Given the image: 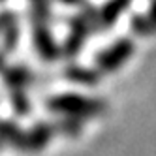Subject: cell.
<instances>
[{"label": "cell", "instance_id": "6da1fadb", "mask_svg": "<svg viewBox=\"0 0 156 156\" xmlns=\"http://www.w3.org/2000/svg\"><path fill=\"white\" fill-rule=\"evenodd\" d=\"M47 107L57 115L64 117H75V119H87V117H98L107 109V105L98 98H87L81 94H57L47 100Z\"/></svg>", "mask_w": 156, "mask_h": 156}, {"label": "cell", "instance_id": "7a4b0ae2", "mask_svg": "<svg viewBox=\"0 0 156 156\" xmlns=\"http://www.w3.org/2000/svg\"><path fill=\"white\" fill-rule=\"evenodd\" d=\"M133 41L130 38H119L113 41L107 49L100 51L96 57V70L100 73H113L117 72L122 64H126L130 57L133 55Z\"/></svg>", "mask_w": 156, "mask_h": 156}, {"label": "cell", "instance_id": "3957f363", "mask_svg": "<svg viewBox=\"0 0 156 156\" xmlns=\"http://www.w3.org/2000/svg\"><path fill=\"white\" fill-rule=\"evenodd\" d=\"M92 30V25L83 13H77L70 19V32L66 38L64 45H62V55L68 58H73L77 53L81 51V47L85 45L88 32Z\"/></svg>", "mask_w": 156, "mask_h": 156}, {"label": "cell", "instance_id": "277c9868", "mask_svg": "<svg viewBox=\"0 0 156 156\" xmlns=\"http://www.w3.org/2000/svg\"><path fill=\"white\" fill-rule=\"evenodd\" d=\"M32 38H34L36 51L40 53V57L43 60H57L60 57L62 49L55 41L51 30H49V25H43V23L32 25Z\"/></svg>", "mask_w": 156, "mask_h": 156}, {"label": "cell", "instance_id": "5b68a950", "mask_svg": "<svg viewBox=\"0 0 156 156\" xmlns=\"http://www.w3.org/2000/svg\"><path fill=\"white\" fill-rule=\"evenodd\" d=\"M55 124H47V122H40L32 128V132L27 133V151H32V152H38L41 151L45 145L51 141V137L55 136Z\"/></svg>", "mask_w": 156, "mask_h": 156}, {"label": "cell", "instance_id": "8992f818", "mask_svg": "<svg viewBox=\"0 0 156 156\" xmlns=\"http://www.w3.org/2000/svg\"><path fill=\"white\" fill-rule=\"evenodd\" d=\"M132 0H107V2L102 6V9H100V23H102L104 28L107 27H113L115 21L119 19V15L124 12V9H128Z\"/></svg>", "mask_w": 156, "mask_h": 156}, {"label": "cell", "instance_id": "52a82bcc", "mask_svg": "<svg viewBox=\"0 0 156 156\" xmlns=\"http://www.w3.org/2000/svg\"><path fill=\"white\" fill-rule=\"evenodd\" d=\"M0 73H4V79H6L8 87L12 88V90H25V87L32 79L30 72L25 68V66H13V68H8L6 66Z\"/></svg>", "mask_w": 156, "mask_h": 156}, {"label": "cell", "instance_id": "ba28073f", "mask_svg": "<svg viewBox=\"0 0 156 156\" xmlns=\"http://www.w3.org/2000/svg\"><path fill=\"white\" fill-rule=\"evenodd\" d=\"M0 141L27 151V133L21 132L15 124H12L8 120H0Z\"/></svg>", "mask_w": 156, "mask_h": 156}, {"label": "cell", "instance_id": "9c48e42d", "mask_svg": "<svg viewBox=\"0 0 156 156\" xmlns=\"http://www.w3.org/2000/svg\"><path fill=\"white\" fill-rule=\"evenodd\" d=\"M66 77L75 83H83L87 87H94L100 79V72L98 70H88V68H83V66H70L66 70Z\"/></svg>", "mask_w": 156, "mask_h": 156}, {"label": "cell", "instance_id": "30bf717a", "mask_svg": "<svg viewBox=\"0 0 156 156\" xmlns=\"http://www.w3.org/2000/svg\"><path fill=\"white\" fill-rule=\"evenodd\" d=\"M2 41H4V51L2 53H8V51H13L17 41H19V27L17 23H12L2 28Z\"/></svg>", "mask_w": 156, "mask_h": 156}, {"label": "cell", "instance_id": "8fae6325", "mask_svg": "<svg viewBox=\"0 0 156 156\" xmlns=\"http://www.w3.org/2000/svg\"><path fill=\"white\" fill-rule=\"evenodd\" d=\"M57 132H62L66 136H77L81 132V119H75V117H64L58 124H55Z\"/></svg>", "mask_w": 156, "mask_h": 156}, {"label": "cell", "instance_id": "7c38bea8", "mask_svg": "<svg viewBox=\"0 0 156 156\" xmlns=\"http://www.w3.org/2000/svg\"><path fill=\"white\" fill-rule=\"evenodd\" d=\"M130 23H132V30L137 32V34H141V36L151 34V32H152V27H151V23H149L147 15H137V13H133V15L130 17Z\"/></svg>", "mask_w": 156, "mask_h": 156}, {"label": "cell", "instance_id": "4fadbf2b", "mask_svg": "<svg viewBox=\"0 0 156 156\" xmlns=\"http://www.w3.org/2000/svg\"><path fill=\"white\" fill-rule=\"evenodd\" d=\"M12 104H13V109L19 115H27L28 109H30V104L27 100L25 90H12Z\"/></svg>", "mask_w": 156, "mask_h": 156}, {"label": "cell", "instance_id": "5bb4252c", "mask_svg": "<svg viewBox=\"0 0 156 156\" xmlns=\"http://www.w3.org/2000/svg\"><path fill=\"white\" fill-rule=\"evenodd\" d=\"M147 19L152 27V32H156V0H151L149 4V13H147Z\"/></svg>", "mask_w": 156, "mask_h": 156}, {"label": "cell", "instance_id": "9a60e30c", "mask_svg": "<svg viewBox=\"0 0 156 156\" xmlns=\"http://www.w3.org/2000/svg\"><path fill=\"white\" fill-rule=\"evenodd\" d=\"M58 2H62V4H66V6H75V8L87 6V0H58Z\"/></svg>", "mask_w": 156, "mask_h": 156}, {"label": "cell", "instance_id": "2e32d148", "mask_svg": "<svg viewBox=\"0 0 156 156\" xmlns=\"http://www.w3.org/2000/svg\"><path fill=\"white\" fill-rule=\"evenodd\" d=\"M30 2H32V4H36V2H43V0H30Z\"/></svg>", "mask_w": 156, "mask_h": 156}, {"label": "cell", "instance_id": "e0dca14e", "mask_svg": "<svg viewBox=\"0 0 156 156\" xmlns=\"http://www.w3.org/2000/svg\"><path fill=\"white\" fill-rule=\"evenodd\" d=\"M0 147H2V141H0Z\"/></svg>", "mask_w": 156, "mask_h": 156}, {"label": "cell", "instance_id": "ac0fdd59", "mask_svg": "<svg viewBox=\"0 0 156 156\" xmlns=\"http://www.w3.org/2000/svg\"><path fill=\"white\" fill-rule=\"evenodd\" d=\"M0 2H4V0H0Z\"/></svg>", "mask_w": 156, "mask_h": 156}]
</instances>
